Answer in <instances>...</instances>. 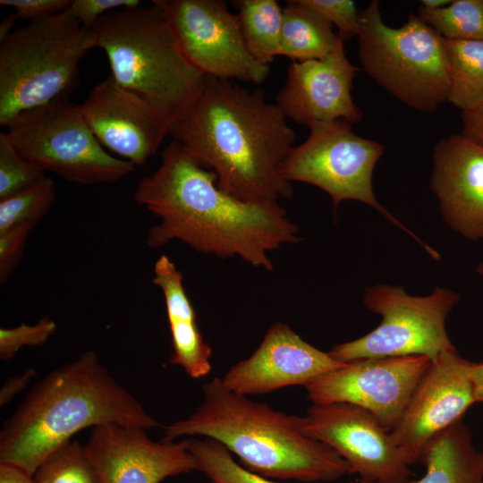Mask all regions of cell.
<instances>
[{"label": "cell", "mask_w": 483, "mask_h": 483, "mask_svg": "<svg viewBox=\"0 0 483 483\" xmlns=\"http://www.w3.org/2000/svg\"><path fill=\"white\" fill-rule=\"evenodd\" d=\"M80 108L101 145L135 166L155 155L169 135L155 111L111 75L95 86Z\"/></svg>", "instance_id": "cell-18"}, {"label": "cell", "mask_w": 483, "mask_h": 483, "mask_svg": "<svg viewBox=\"0 0 483 483\" xmlns=\"http://www.w3.org/2000/svg\"><path fill=\"white\" fill-rule=\"evenodd\" d=\"M33 483H101L85 446L70 440L51 453L36 469Z\"/></svg>", "instance_id": "cell-26"}, {"label": "cell", "mask_w": 483, "mask_h": 483, "mask_svg": "<svg viewBox=\"0 0 483 483\" xmlns=\"http://www.w3.org/2000/svg\"><path fill=\"white\" fill-rule=\"evenodd\" d=\"M343 364L304 341L288 325L275 322L253 353L233 365L221 379L237 394H264L292 386H306Z\"/></svg>", "instance_id": "cell-17"}, {"label": "cell", "mask_w": 483, "mask_h": 483, "mask_svg": "<svg viewBox=\"0 0 483 483\" xmlns=\"http://www.w3.org/2000/svg\"><path fill=\"white\" fill-rule=\"evenodd\" d=\"M207 483H213V482H212V481H208V482H207Z\"/></svg>", "instance_id": "cell-42"}, {"label": "cell", "mask_w": 483, "mask_h": 483, "mask_svg": "<svg viewBox=\"0 0 483 483\" xmlns=\"http://www.w3.org/2000/svg\"><path fill=\"white\" fill-rule=\"evenodd\" d=\"M470 363L457 350L433 360L401 419L389 432L391 440L410 465L420 462L428 445L461 420L476 402Z\"/></svg>", "instance_id": "cell-14"}, {"label": "cell", "mask_w": 483, "mask_h": 483, "mask_svg": "<svg viewBox=\"0 0 483 483\" xmlns=\"http://www.w3.org/2000/svg\"><path fill=\"white\" fill-rule=\"evenodd\" d=\"M5 132L25 158L71 182H114L135 168L105 149L69 97L22 114Z\"/></svg>", "instance_id": "cell-8"}, {"label": "cell", "mask_w": 483, "mask_h": 483, "mask_svg": "<svg viewBox=\"0 0 483 483\" xmlns=\"http://www.w3.org/2000/svg\"><path fill=\"white\" fill-rule=\"evenodd\" d=\"M91 30L115 82L146 102L170 133L196 101L206 75L183 54L163 10L153 2L118 9Z\"/></svg>", "instance_id": "cell-5"}, {"label": "cell", "mask_w": 483, "mask_h": 483, "mask_svg": "<svg viewBox=\"0 0 483 483\" xmlns=\"http://www.w3.org/2000/svg\"><path fill=\"white\" fill-rule=\"evenodd\" d=\"M343 42L323 59L290 63L285 84L275 97L287 119L308 128L336 120L360 121L362 112L352 96L359 69L347 58Z\"/></svg>", "instance_id": "cell-16"}, {"label": "cell", "mask_w": 483, "mask_h": 483, "mask_svg": "<svg viewBox=\"0 0 483 483\" xmlns=\"http://www.w3.org/2000/svg\"><path fill=\"white\" fill-rule=\"evenodd\" d=\"M430 189L448 225L470 240L483 239V146L462 134L437 141Z\"/></svg>", "instance_id": "cell-19"}, {"label": "cell", "mask_w": 483, "mask_h": 483, "mask_svg": "<svg viewBox=\"0 0 483 483\" xmlns=\"http://www.w3.org/2000/svg\"><path fill=\"white\" fill-rule=\"evenodd\" d=\"M451 0H422L421 6L428 9L436 10L445 7L451 4Z\"/></svg>", "instance_id": "cell-40"}, {"label": "cell", "mask_w": 483, "mask_h": 483, "mask_svg": "<svg viewBox=\"0 0 483 483\" xmlns=\"http://www.w3.org/2000/svg\"><path fill=\"white\" fill-rule=\"evenodd\" d=\"M306 7L330 25H335L338 36L343 40L358 36L360 31V12L351 0H294Z\"/></svg>", "instance_id": "cell-31"}, {"label": "cell", "mask_w": 483, "mask_h": 483, "mask_svg": "<svg viewBox=\"0 0 483 483\" xmlns=\"http://www.w3.org/2000/svg\"><path fill=\"white\" fill-rule=\"evenodd\" d=\"M18 19L14 12L10 13L4 18L0 24V42L7 38L13 30V28Z\"/></svg>", "instance_id": "cell-39"}, {"label": "cell", "mask_w": 483, "mask_h": 483, "mask_svg": "<svg viewBox=\"0 0 483 483\" xmlns=\"http://www.w3.org/2000/svg\"><path fill=\"white\" fill-rule=\"evenodd\" d=\"M462 135L483 146V100L474 106L462 111Z\"/></svg>", "instance_id": "cell-35"}, {"label": "cell", "mask_w": 483, "mask_h": 483, "mask_svg": "<svg viewBox=\"0 0 483 483\" xmlns=\"http://www.w3.org/2000/svg\"><path fill=\"white\" fill-rule=\"evenodd\" d=\"M55 185L49 177L17 194L0 200V232L18 225L35 227L51 208Z\"/></svg>", "instance_id": "cell-28"}, {"label": "cell", "mask_w": 483, "mask_h": 483, "mask_svg": "<svg viewBox=\"0 0 483 483\" xmlns=\"http://www.w3.org/2000/svg\"><path fill=\"white\" fill-rule=\"evenodd\" d=\"M45 177L44 171L17 150L6 132H1L0 200L32 187Z\"/></svg>", "instance_id": "cell-29"}, {"label": "cell", "mask_w": 483, "mask_h": 483, "mask_svg": "<svg viewBox=\"0 0 483 483\" xmlns=\"http://www.w3.org/2000/svg\"><path fill=\"white\" fill-rule=\"evenodd\" d=\"M34 228L18 225L0 232V284L9 279L21 261L30 233Z\"/></svg>", "instance_id": "cell-32"}, {"label": "cell", "mask_w": 483, "mask_h": 483, "mask_svg": "<svg viewBox=\"0 0 483 483\" xmlns=\"http://www.w3.org/2000/svg\"><path fill=\"white\" fill-rule=\"evenodd\" d=\"M97 40L69 13L30 21L0 42V125L69 97L81 59Z\"/></svg>", "instance_id": "cell-6"}, {"label": "cell", "mask_w": 483, "mask_h": 483, "mask_svg": "<svg viewBox=\"0 0 483 483\" xmlns=\"http://www.w3.org/2000/svg\"><path fill=\"white\" fill-rule=\"evenodd\" d=\"M417 15L443 38L483 41V0H454L436 10L420 6Z\"/></svg>", "instance_id": "cell-25"}, {"label": "cell", "mask_w": 483, "mask_h": 483, "mask_svg": "<svg viewBox=\"0 0 483 483\" xmlns=\"http://www.w3.org/2000/svg\"><path fill=\"white\" fill-rule=\"evenodd\" d=\"M449 73L447 101L462 111L483 100V41L444 38Z\"/></svg>", "instance_id": "cell-24"}, {"label": "cell", "mask_w": 483, "mask_h": 483, "mask_svg": "<svg viewBox=\"0 0 483 483\" xmlns=\"http://www.w3.org/2000/svg\"><path fill=\"white\" fill-rule=\"evenodd\" d=\"M36 376L34 368H29L22 373L9 377L0 389V405L4 406L21 393Z\"/></svg>", "instance_id": "cell-36"}, {"label": "cell", "mask_w": 483, "mask_h": 483, "mask_svg": "<svg viewBox=\"0 0 483 483\" xmlns=\"http://www.w3.org/2000/svg\"><path fill=\"white\" fill-rule=\"evenodd\" d=\"M302 418L306 434L335 451L360 482L410 481L405 456L368 411L345 402L312 403Z\"/></svg>", "instance_id": "cell-13"}, {"label": "cell", "mask_w": 483, "mask_h": 483, "mask_svg": "<svg viewBox=\"0 0 483 483\" xmlns=\"http://www.w3.org/2000/svg\"><path fill=\"white\" fill-rule=\"evenodd\" d=\"M244 39L251 55L269 65L280 55L284 8L275 0H236Z\"/></svg>", "instance_id": "cell-23"}, {"label": "cell", "mask_w": 483, "mask_h": 483, "mask_svg": "<svg viewBox=\"0 0 483 483\" xmlns=\"http://www.w3.org/2000/svg\"><path fill=\"white\" fill-rule=\"evenodd\" d=\"M357 43L365 72L404 105L432 113L447 101L444 38L418 15L391 28L382 20L379 1L372 0L360 12Z\"/></svg>", "instance_id": "cell-7"}, {"label": "cell", "mask_w": 483, "mask_h": 483, "mask_svg": "<svg viewBox=\"0 0 483 483\" xmlns=\"http://www.w3.org/2000/svg\"><path fill=\"white\" fill-rule=\"evenodd\" d=\"M420 462L425 474L407 483H483V450L476 448L462 419L428 445Z\"/></svg>", "instance_id": "cell-21"}, {"label": "cell", "mask_w": 483, "mask_h": 483, "mask_svg": "<svg viewBox=\"0 0 483 483\" xmlns=\"http://www.w3.org/2000/svg\"><path fill=\"white\" fill-rule=\"evenodd\" d=\"M152 282L163 292L172 337L169 363L181 367L191 378L209 374L212 349L203 338L195 310L187 296L182 273L166 255L155 262Z\"/></svg>", "instance_id": "cell-20"}, {"label": "cell", "mask_w": 483, "mask_h": 483, "mask_svg": "<svg viewBox=\"0 0 483 483\" xmlns=\"http://www.w3.org/2000/svg\"><path fill=\"white\" fill-rule=\"evenodd\" d=\"M133 199L160 220L147 234L152 249L178 240L201 253L239 257L272 271L269 254L301 240L279 202H246L224 191L216 174L174 140L157 170L138 182Z\"/></svg>", "instance_id": "cell-1"}, {"label": "cell", "mask_w": 483, "mask_h": 483, "mask_svg": "<svg viewBox=\"0 0 483 483\" xmlns=\"http://www.w3.org/2000/svg\"><path fill=\"white\" fill-rule=\"evenodd\" d=\"M477 272L483 276V262L477 267Z\"/></svg>", "instance_id": "cell-41"}, {"label": "cell", "mask_w": 483, "mask_h": 483, "mask_svg": "<svg viewBox=\"0 0 483 483\" xmlns=\"http://www.w3.org/2000/svg\"><path fill=\"white\" fill-rule=\"evenodd\" d=\"M341 39L333 26L317 13L294 0L286 2L280 55L298 62L323 59L336 48Z\"/></svg>", "instance_id": "cell-22"}, {"label": "cell", "mask_w": 483, "mask_h": 483, "mask_svg": "<svg viewBox=\"0 0 483 483\" xmlns=\"http://www.w3.org/2000/svg\"><path fill=\"white\" fill-rule=\"evenodd\" d=\"M0 483H33L32 475L10 464L0 463Z\"/></svg>", "instance_id": "cell-37"}, {"label": "cell", "mask_w": 483, "mask_h": 483, "mask_svg": "<svg viewBox=\"0 0 483 483\" xmlns=\"http://www.w3.org/2000/svg\"><path fill=\"white\" fill-rule=\"evenodd\" d=\"M189 61L204 75L262 84L270 65L250 52L237 13L222 0H154Z\"/></svg>", "instance_id": "cell-11"}, {"label": "cell", "mask_w": 483, "mask_h": 483, "mask_svg": "<svg viewBox=\"0 0 483 483\" xmlns=\"http://www.w3.org/2000/svg\"><path fill=\"white\" fill-rule=\"evenodd\" d=\"M458 301L457 293L438 287L425 297L411 296L401 286L369 287L363 303L381 315L380 324L356 340L335 345L328 353L341 363L407 355L427 356L433 361L456 351L446 333L445 319Z\"/></svg>", "instance_id": "cell-9"}, {"label": "cell", "mask_w": 483, "mask_h": 483, "mask_svg": "<svg viewBox=\"0 0 483 483\" xmlns=\"http://www.w3.org/2000/svg\"><path fill=\"white\" fill-rule=\"evenodd\" d=\"M469 374L473 386L476 402H483V362H470Z\"/></svg>", "instance_id": "cell-38"}, {"label": "cell", "mask_w": 483, "mask_h": 483, "mask_svg": "<svg viewBox=\"0 0 483 483\" xmlns=\"http://www.w3.org/2000/svg\"><path fill=\"white\" fill-rule=\"evenodd\" d=\"M72 0H1L0 5L12 7L18 19L30 21L67 11Z\"/></svg>", "instance_id": "cell-34"}, {"label": "cell", "mask_w": 483, "mask_h": 483, "mask_svg": "<svg viewBox=\"0 0 483 483\" xmlns=\"http://www.w3.org/2000/svg\"><path fill=\"white\" fill-rule=\"evenodd\" d=\"M202 394L191 414L164 427L165 438L216 440L243 467L268 479L318 482L350 474L335 451L306 434L302 417L253 402L228 389L219 377L204 384Z\"/></svg>", "instance_id": "cell-4"}, {"label": "cell", "mask_w": 483, "mask_h": 483, "mask_svg": "<svg viewBox=\"0 0 483 483\" xmlns=\"http://www.w3.org/2000/svg\"><path fill=\"white\" fill-rule=\"evenodd\" d=\"M56 323L44 317L34 325L21 324L0 329V359L12 360L23 347H34L46 343L56 331Z\"/></svg>", "instance_id": "cell-30"}, {"label": "cell", "mask_w": 483, "mask_h": 483, "mask_svg": "<svg viewBox=\"0 0 483 483\" xmlns=\"http://www.w3.org/2000/svg\"><path fill=\"white\" fill-rule=\"evenodd\" d=\"M169 134L233 197L252 203L292 197L282 167L295 133L263 91L206 76L196 101Z\"/></svg>", "instance_id": "cell-2"}, {"label": "cell", "mask_w": 483, "mask_h": 483, "mask_svg": "<svg viewBox=\"0 0 483 483\" xmlns=\"http://www.w3.org/2000/svg\"><path fill=\"white\" fill-rule=\"evenodd\" d=\"M188 445L198 470L213 483H278L235 462L229 450L216 440L190 438Z\"/></svg>", "instance_id": "cell-27"}, {"label": "cell", "mask_w": 483, "mask_h": 483, "mask_svg": "<svg viewBox=\"0 0 483 483\" xmlns=\"http://www.w3.org/2000/svg\"><path fill=\"white\" fill-rule=\"evenodd\" d=\"M84 446L101 483H160L198 470L188 439L153 441L138 427H95Z\"/></svg>", "instance_id": "cell-15"}, {"label": "cell", "mask_w": 483, "mask_h": 483, "mask_svg": "<svg viewBox=\"0 0 483 483\" xmlns=\"http://www.w3.org/2000/svg\"><path fill=\"white\" fill-rule=\"evenodd\" d=\"M309 137L293 146L286 157L282 174L290 182L312 184L332 199L335 213L346 199L364 202L415 238L436 258V252L419 241L377 200L372 187L374 167L384 153L380 143L358 136L345 120L312 124Z\"/></svg>", "instance_id": "cell-10"}, {"label": "cell", "mask_w": 483, "mask_h": 483, "mask_svg": "<svg viewBox=\"0 0 483 483\" xmlns=\"http://www.w3.org/2000/svg\"><path fill=\"white\" fill-rule=\"evenodd\" d=\"M432 360L422 355L352 360L305 386L313 404L345 402L376 417L390 432Z\"/></svg>", "instance_id": "cell-12"}, {"label": "cell", "mask_w": 483, "mask_h": 483, "mask_svg": "<svg viewBox=\"0 0 483 483\" xmlns=\"http://www.w3.org/2000/svg\"><path fill=\"white\" fill-rule=\"evenodd\" d=\"M106 424L160 427L110 374L94 350L50 371L28 392L0 432V463L33 475L80 430Z\"/></svg>", "instance_id": "cell-3"}, {"label": "cell", "mask_w": 483, "mask_h": 483, "mask_svg": "<svg viewBox=\"0 0 483 483\" xmlns=\"http://www.w3.org/2000/svg\"><path fill=\"white\" fill-rule=\"evenodd\" d=\"M140 4L139 0H72L68 11L81 26L91 29L98 18L110 12Z\"/></svg>", "instance_id": "cell-33"}]
</instances>
